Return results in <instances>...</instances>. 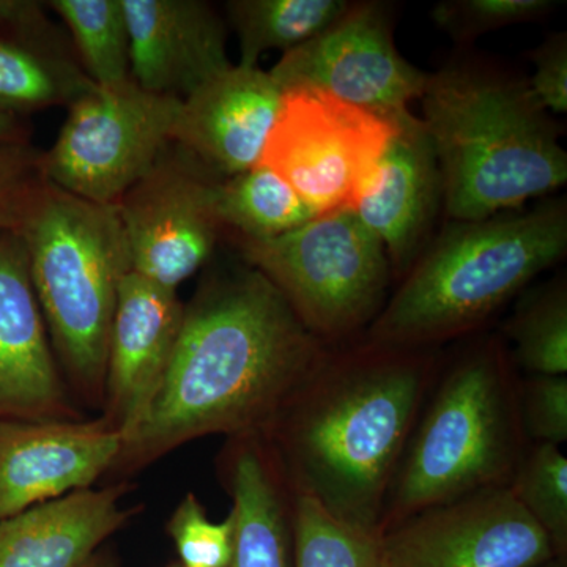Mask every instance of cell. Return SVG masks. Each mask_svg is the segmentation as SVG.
Listing matches in <instances>:
<instances>
[{
  "instance_id": "4",
  "label": "cell",
  "mask_w": 567,
  "mask_h": 567,
  "mask_svg": "<svg viewBox=\"0 0 567 567\" xmlns=\"http://www.w3.org/2000/svg\"><path fill=\"white\" fill-rule=\"evenodd\" d=\"M567 252L565 199L451 221L388 297L363 341L436 349L472 333Z\"/></svg>"
},
{
  "instance_id": "36",
  "label": "cell",
  "mask_w": 567,
  "mask_h": 567,
  "mask_svg": "<svg viewBox=\"0 0 567 567\" xmlns=\"http://www.w3.org/2000/svg\"><path fill=\"white\" fill-rule=\"evenodd\" d=\"M167 567H183L182 565H171V566H167Z\"/></svg>"
},
{
  "instance_id": "9",
  "label": "cell",
  "mask_w": 567,
  "mask_h": 567,
  "mask_svg": "<svg viewBox=\"0 0 567 567\" xmlns=\"http://www.w3.org/2000/svg\"><path fill=\"white\" fill-rule=\"evenodd\" d=\"M399 118L323 92H286L259 164L289 183L316 216L350 208L386 151Z\"/></svg>"
},
{
  "instance_id": "8",
  "label": "cell",
  "mask_w": 567,
  "mask_h": 567,
  "mask_svg": "<svg viewBox=\"0 0 567 567\" xmlns=\"http://www.w3.org/2000/svg\"><path fill=\"white\" fill-rule=\"evenodd\" d=\"M181 100L156 95L133 80L93 85L74 100L50 151L44 181L100 205H117L173 144Z\"/></svg>"
},
{
  "instance_id": "25",
  "label": "cell",
  "mask_w": 567,
  "mask_h": 567,
  "mask_svg": "<svg viewBox=\"0 0 567 567\" xmlns=\"http://www.w3.org/2000/svg\"><path fill=\"white\" fill-rule=\"evenodd\" d=\"M514 365L528 375H567V284L565 276L529 290L505 324Z\"/></svg>"
},
{
  "instance_id": "7",
  "label": "cell",
  "mask_w": 567,
  "mask_h": 567,
  "mask_svg": "<svg viewBox=\"0 0 567 567\" xmlns=\"http://www.w3.org/2000/svg\"><path fill=\"white\" fill-rule=\"evenodd\" d=\"M246 265L262 274L327 347L365 333L393 278L385 246L352 208L316 216L271 240L238 238Z\"/></svg>"
},
{
  "instance_id": "27",
  "label": "cell",
  "mask_w": 567,
  "mask_h": 567,
  "mask_svg": "<svg viewBox=\"0 0 567 567\" xmlns=\"http://www.w3.org/2000/svg\"><path fill=\"white\" fill-rule=\"evenodd\" d=\"M544 529L559 558H567V457L561 446L528 443L507 484Z\"/></svg>"
},
{
  "instance_id": "2",
  "label": "cell",
  "mask_w": 567,
  "mask_h": 567,
  "mask_svg": "<svg viewBox=\"0 0 567 567\" xmlns=\"http://www.w3.org/2000/svg\"><path fill=\"white\" fill-rule=\"evenodd\" d=\"M443 361L435 349L328 347L262 436L287 487L380 536L383 507Z\"/></svg>"
},
{
  "instance_id": "28",
  "label": "cell",
  "mask_w": 567,
  "mask_h": 567,
  "mask_svg": "<svg viewBox=\"0 0 567 567\" xmlns=\"http://www.w3.org/2000/svg\"><path fill=\"white\" fill-rule=\"evenodd\" d=\"M183 567H230L235 548L234 514L212 522L196 495L188 494L167 522Z\"/></svg>"
},
{
  "instance_id": "11",
  "label": "cell",
  "mask_w": 567,
  "mask_h": 567,
  "mask_svg": "<svg viewBox=\"0 0 567 567\" xmlns=\"http://www.w3.org/2000/svg\"><path fill=\"white\" fill-rule=\"evenodd\" d=\"M219 181L174 142L163 152L115 205L134 274L177 292L210 259L223 229L215 213Z\"/></svg>"
},
{
  "instance_id": "16",
  "label": "cell",
  "mask_w": 567,
  "mask_h": 567,
  "mask_svg": "<svg viewBox=\"0 0 567 567\" xmlns=\"http://www.w3.org/2000/svg\"><path fill=\"white\" fill-rule=\"evenodd\" d=\"M185 306L175 290L130 271L118 287L107 350V423L123 443L136 432L162 385L183 327Z\"/></svg>"
},
{
  "instance_id": "13",
  "label": "cell",
  "mask_w": 567,
  "mask_h": 567,
  "mask_svg": "<svg viewBox=\"0 0 567 567\" xmlns=\"http://www.w3.org/2000/svg\"><path fill=\"white\" fill-rule=\"evenodd\" d=\"M122 447L106 420L0 421V520L89 488Z\"/></svg>"
},
{
  "instance_id": "6",
  "label": "cell",
  "mask_w": 567,
  "mask_h": 567,
  "mask_svg": "<svg viewBox=\"0 0 567 567\" xmlns=\"http://www.w3.org/2000/svg\"><path fill=\"white\" fill-rule=\"evenodd\" d=\"M17 234L55 350L82 386L99 390L106 382L118 287L133 271L117 207L47 182Z\"/></svg>"
},
{
  "instance_id": "15",
  "label": "cell",
  "mask_w": 567,
  "mask_h": 567,
  "mask_svg": "<svg viewBox=\"0 0 567 567\" xmlns=\"http://www.w3.org/2000/svg\"><path fill=\"white\" fill-rule=\"evenodd\" d=\"M284 92L270 71L233 65L182 100L173 142L219 178L262 158Z\"/></svg>"
},
{
  "instance_id": "35",
  "label": "cell",
  "mask_w": 567,
  "mask_h": 567,
  "mask_svg": "<svg viewBox=\"0 0 567 567\" xmlns=\"http://www.w3.org/2000/svg\"><path fill=\"white\" fill-rule=\"evenodd\" d=\"M539 567H567V558H555Z\"/></svg>"
},
{
  "instance_id": "20",
  "label": "cell",
  "mask_w": 567,
  "mask_h": 567,
  "mask_svg": "<svg viewBox=\"0 0 567 567\" xmlns=\"http://www.w3.org/2000/svg\"><path fill=\"white\" fill-rule=\"evenodd\" d=\"M227 483L235 518L230 567H292L293 494L262 436L235 439Z\"/></svg>"
},
{
  "instance_id": "22",
  "label": "cell",
  "mask_w": 567,
  "mask_h": 567,
  "mask_svg": "<svg viewBox=\"0 0 567 567\" xmlns=\"http://www.w3.org/2000/svg\"><path fill=\"white\" fill-rule=\"evenodd\" d=\"M346 0H233L227 17L240 43L238 65L252 69L268 51L286 52L315 39L349 10Z\"/></svg>"
},
{
  "instance_id": "29",
  "label": "cell",
  "mask_w": 567,
  "mask_h": 567,
  "mask_svg": "<svg viewBox=\"0 0 567 567\" xmlns=\"http://www.w3.org/2000/svg\"><path fill=\"white\" fill-rule=\"evenodd\" d=\"M555 6L551 0H446L436 3L432 20L456 43L466 44L507 25L537 21Z\"/></svg>"
},
{
  "instance_id": "18",
  "label": "cell",
  "mask_w": 567,
  "mask_h": 567,
  "mask_svg": "<svg viewBox=\"0 0 567 567\" xmlns=\"http://www.w3.org/2000/svg\"><path fill=\"white\" fill-rule=\"evenodd\" d=\"M66 410L28 251L20 235L0 230V416L59 421Z\"/></svg>"
},
{
  "instance_id": "1",
  "label": "cell",
  "mask_w": 567,
  "mask_h": 567,
  "mask_svg": "<svg viewBox=\"0 0 567 567\" xmlns=\"http://www.w3.org/2000/svg\"><path fill=\"white\" fill-rule=\"evenodd\" d=\"M327 349L259 271L216 276L185 306L173 360L117 464L204 435H264Z\"/></svg>"
},
{
  "instance_id": "3",
  "label": "cell",
  "mask_w": 567,
  "mask_h": 567,
  "mask_svg": "<svg viewBox=\"0 0 567 567\" xmlns=\"http://www.w3.org/2000/svg\"><path fill=\"white\" fill-rule=\"evenodd\" d=\"M420 102L451 221L491 218L565 185L559 126L527 78L486 62L454 61L427 74Z\"/></svg>"
},
{
  "instance_id": "19",
  "label": "cell",
  "mask_w": 567,
  "mask_h": 567,
  "mask_svg": "<svg viewBox=\"0 0 567 567\" xmlns=\"http://www.w3.org/2000/svg\"><path fill=\"white\" fill-rule=\"evenodd\" d=\"M121 496L84 488L0 520V567H104L103 544L132 516Z\"/></svg>"
},
{
  "instance_id": "31",
  "label": "cell",
  "mask_w": 567,
  "mask_h": 567,
  "mask_svg": "<svg viewBox=\"0 0 567 567\" xmlns=\"http://www.w3.org/2000/svg\"><path fill=\"white\" fill-rule=\"evenodd\" d=\"M44 183L41 153L29 142L0 144V230H20Z\"/></svg>"
},
{
  "instance_id": "14",
  "label": "cell",
  "mask_w": 567,
  "mask_h": 567,
  "mask_svg": "<svg viewBox=\"0 0 567 567\" xmlns=\"http://www.w3.org/2000/svg\"><path fill=\"white\" fill-rule=\"evenodd\" d=\"M442 203V174L431 140L421 118L406 112L350 207L385 246L394 278H404L423 254Z\"/></svg>"
},
{
  "instance_id": "33",
  "label": "cell",
  "mask_w": 567,
  "mask_h": 567,
  "mask_svg": "<svg viewBox=\"0 0 567 567\" xmlns=\"http://www.w3.org/2000/svg\"><path fill=\"white\" fill-rule=\"evenodd\" d=\"M0 25L18 29L33 39H44L50 29L43 7L31 0H0Z\"/></svg>"
},
{
  "instance_id": "30",
  "label": "cell",
  "mask_w": 567,
  "mask_h": 567,
  "mask_svg": "<svg viewBox=\"0 0 567 567\" xmlns=\"http://www.w3.org/2000/svg\"><path fill=\"white\" fill-rule=\"evenodd\" d=\"M518 410L528 443L561 446L567 440V375L518 380Z\"/></svg>"
},
{
  "instance_id": "24",
  "label": "cell",
  "mask_w": 567,
  "mask_h": 567,
  "mask_svg": "<svg viewBox=\"0 0 567 567\" xmlns=\"http://www.w3.org/2000/svg\"><path fill=\"white\" fill-rule=\"evenodd\" d=\"M71 33L81 69L95 85L132 80L130 33L122 0H52Z\"/></svg>"
},
{
  "instance_id": "23",
  "label": "cell",
  "mask_w": 567,
  "mask_h": 567,
  "mask_svg": "<svg viewBox=\"0 0 567 567\" xmlns=\"http://www.w3.org/2000/svg\"><path fill=\"white\" fill-rule=\"evenodd\" d=\"M215 213L244 240H271L316 218L289 183L264 164L219 181Z\"/></svg>"
},
{
  "instance_id": "10",
  "label": "cell",
  "mask_w": 567,
  "mask_h": 567,
  "mask_svg": "<svg viewBox=\"0 0 567 567\" xmlns=\"http://www.w3.org/2000/svg\"><path fill=\"white\" fill-rule=\"evenodd\" d=\"M391 20L385 3H352L330 28L286 52L270 74L284 93L323 92L383 117H402L420 100L427 73L395 50Z\"/></svg>"
},
{
  "instance_id": "12",
  "label": "cell",
  "mask_w": 567,
  "mask_h": 567,
  "mask_svg": "<svg viewBox=\"0 0 567 567\" xmlns=\"http://www.w3.org/2000/svg\"><path fill=\"white\" fill-rule=\"evenodd\" d=\"M385 567H539L559 558L509 487L420 511L380 535Z\"/></svg>"
},
{
  "instance_id": "26",
  "label": "cell",
  "mask_w": 567,
  "mask_h": 567,
  "mask_svg": "<svg viewBox=\"0 0 567 567\" xmlns=\"http://www.w3.org/2000/svg\"><path fill=\"white\" fill-rule=\"evenodd\" d=\"M292 567H385L380 536L350 527L305 495H293Z\"/></svg>"
},
{
  "instance_id": "21",
  "label": "cell",
  "mask_w": 567,
  "mask_h": 567,
  "mask_svg": "<svg viewBox=\"0 0 567 567\" xmlns=\"http://www.w3.org/2000/svg\"><path fill=\"white\" fill-rule=\"evenodd\" d=\"M93 85L80 63L44 39L0 37V112L69 107Z\"/></svg>"
},
{
  "instance_id": "34",
  "label": "cell",
  "mask_w": 567,
  "mask_h": 567,
  "mask_svg": "<svg viewBox=\"0 0 567 567\" xmlns=\"http://www.w3.org/2000/svg\"><path fill=\"white\" fill-rule=\"evenodd\" d=\"M21 142H29V133L18 121V115L0 112V144H21Z\"/></svg>"
},
{
  "instance_id": "17",
  "label": "cell",
  "mask_w": 567,
  "mask_h": 567,
  "mask_svg": "<svg viewBox=\"0 0 567 567\" xmlns=\"http://www.w3.org/2000/svg\"><path fill=\"white\" fill-rule=\"evenodd\" d=\"M132 80L144 91L185 100L233 66L226 24L204 0H122Z\"/></svg>"
},
{
  "instance_id": "5",
  "label": "cell",
  "mask_w": 567,
  "mask_h": 567,
  "mask_svg": "<svg viewBox=\"0 0 567 567\" xmlns=\"http://www.w3.org/2000/svg\"><path fill=\"white\" fill-rule=\"evenodd\" d=\"M514 368L494 336L443 363L388 491L380 535L420 511L509 484L528 446Z\"/></svg>"
},
{
  "instance_id": "32",
  "label": "cell",
  "mask_w": 567,
  "mask_h": 567,
  "mask_svg": "<svg viewBox=\"0 0 567 567\" xmlns=\"http://www.w3.org/2000/svg\"><path fill=\"white\" fill-rule=\"evenodd\" d=\"M535 73L527 78L529 91L540 106L554 114L567 111V33H555L529 55Z\"/></svg>"
}]
</instances>
